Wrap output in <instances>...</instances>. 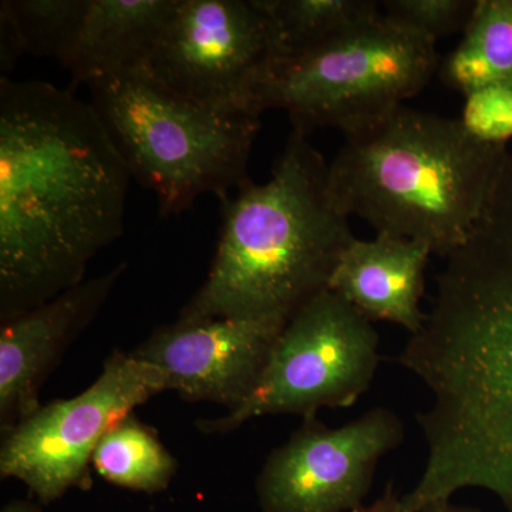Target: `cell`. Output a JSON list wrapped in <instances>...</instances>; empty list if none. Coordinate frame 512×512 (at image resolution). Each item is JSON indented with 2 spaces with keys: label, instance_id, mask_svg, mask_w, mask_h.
Returning a JSON list of instances; mask_svg holds the SVG:
<instances>
[{
  "label": "cell",
  "instance_id": "e0dca14e",
  "mask_svg": "<svg viewBox=\"0 0 512 512\" xmlns=\"http://www.w3.org/2000/svg\"><path fill=\"white\" fill-rule=\"evenodd\" d=\"M261 3L274 23L281 59L302 55L382 13L380 2L375 0H261Z\"/></svg>",
  "mask_w": 512,
  "mask_h": 512
},
{
  "label": "cell",
  "instance_id": "2e32d148",
  "mask_svg": "<svg viewBox=\"0 0 512 512\" xmlns=\"http://www.w3.org/2000/svg\"><path fill=\"white\" fill-rule=\"evenodd\" d=\"M93 467L104 480L128 490L157 493L170 484L177 461L134 414L119 421L100 441Z\"/></svg>",
  "mask_w": 512,
  "mask_h": 512
},
{
  "label": "cell",
  "instance_id": "9c48e42d",
  "mask_svg": "<svg viewBox=\"0 0 512 512\" xmlns=\"http://www.w3.org/2000/svg\"><path fill=\"white\" fill-rule=\"evenodd\" d=\"M164 390L165 379L156 366L131 353L114 352L89 389L40 406L3 434L0 476L22 481L40 503H52L86 483L103 437Z\"/></svg>",
  "mask_w": 512,
  "mask_h": 512
},
{
  "label": "cell",
  "instance_id": "8992f818",
  "mask_svg": "<svg viewBox=\"0 0 512 512\" xmlns=\"http://www.w3.org/2000/svg\"><path fill=\"white\" fill-rule=\"evenodd\" d=\"M439 64L436 43L380 13L302 55L278 60L256 104L261 113L286 111L293 130L306 136L326 127L349 136L404 106Z\"/></svg>",
  "mask_w": 512,
  "mask_h": 512
},
{
  "label": "cell",
  "instance_id": "30bf717a",
  "mask_svg": "<svg viewBox=\"0 0 512 512\" xmlns=\"http://www.w3.org/2000/svg\"><path fill=\"white\" fill-rule=\"evenodd\" d=\"M403 440V421L384 407L342 427L309 417L266 460L256 480L259 505L264 512L360 510L377 464Z\"/></svg>",
  "mask_w": 512,
  "mask_h": 512
},
{
  "label": "cell",
  "instance_id": "7a4b0ae2",
  "mask_svg": "<svg viewBox=\"0 0 512 512\" xmlns=\"http://www.w3.org/2000/svg\"><path fill=\"white\" fill-rule=\"evenodd\" d=\"M130 171L90 104L0 80V319L52 301L123 234Z\"/></svg>",
  "mask_w": 512,
  "mask_h": 512
},
{
  "label": "cell",
  "instance_id": "52a82bcc",
  "mask_svg": "<svg viewBox=\"0 0 512 512\" xmlns=\"http://www.w3.org/2000/svg\"><path fill=\"white\" fill-rule=\"evenodd\" d=\"M377 365L373 322L326 289L286 323L251 396L225 416L198 421V430L225 434L266 414L309 419L323 407L346 409L369 390Z\"/></svg>",
  "mask_w": 512,
  "mask_h": 512
},
{
  "label": "cell",
  "instance_id": "ffe728a7",
  "mask_svg": "<svg viewBox=\"0 0 512 512\" xmlns=\"http://www.w3.org/2000/svg\"><path fill=\"white\" fill-rule=\"evenodd\" d=\"M460 120L477 140L507 146L512 137V84H493L467 94Z\"/></svg>",
  "mask_w": 512,
  "mask_h": 512
},
{
  "label": "cell",
  "instance_id": "ac0fdd59",
  "mask_svg": "<svg viewBox=\"0 0 512 512\" xmlns=\"http://www.w3.org/2000/svg\"><path fill=\"white\" fill-rule=\"evenodd\" d=\"M89 0H3L0 23L18 37L23 53L59 57Z\"/></svg>",
  "mask_w": 512,
  "mask_h": 512
},
{
  "label": "cell",
  "instance_id": "7c38bea8",
  "mask_svg": "<svg viewBox=\"0 0 512 512\" xmlns=\"http://www.w3.org/2000/svg\"><path fill=\"white\" fill-rule=\"evenodd\" d=\"M126 264L2 322L0 429L8 433L40 407L39 393L70 343L96 318Z\"/></svg>",
  "mask_w": 512,
  "mask_h": 512
},
{
  "label": "cell",
  "instance_id": "5bb4252c",
  "mask_svg": "<svg viewBox=\"0 0 512 512\" xmlns=\"http://www.w3.org/2000/svg\"><path fill=\"white\" fill-rule=\"evenodd\" d=\"M175 0H89L59 62L74 83L146 69Z\"/></svg>",
  "mask_w": 512,
  "mask_h": 512
},
{
  "label": "cell",
  "instance_id": "603a6c76",
  "mask_svg": "<svg viewBox=\"0 0 512 512\" xmlns=\"http://www.w3.org/2000/svg\"><path fill=\"white\" fill-rule=\"evenodd\" d=\"M2 512H42L39 505L30 501L15 500L3 507Z\"/></svg>",
  "mask_w": 512,
  "mask_h": 512
},
{
  "label": "cell",
  "instance_id": "ba28073f",
  "mask_svg": "<svg viewBox=\"0 0 512 512\" xmlns=\"http://www.w3.org/2000/svg\"><path fill=\"white\" fill-rule=\"evenodd\" d=\"M279 59L261 0H175L143 72L198 103L262 114L256 99Z\"/></svg>",
  "mask_w": 512,
  "mask_h": 512
},
{
  "label": "cell",
  "instance_id": "4fadbf2b",
  "mask_svg": "<svg viewBox=\"0 0 512 512\" xmlns=\"http://www.w3.org/2000/svg\"><path fill=\"white\" fill-rule=\"evenodd\" d=\"M430 256V249L413 239L389 234L370 241L356 238L328 289L370 322L394 323L416 335L427 319L420 305Z\"/></svg>",
  "mask_w": 512,
  "mask_h": 512
},
{
  "label": "cell",
  "instance_id": "3957f363",
  "mask_svg": "<svg viewBox=\"0 0 512 512\" xmlns=\"http://www.w3.org/2000/svg\"><path fill=\"white\" fill-rule=\"evenodd\" d=\"M222 202L210 274L177 320H285L329 288L356 237L329 190V164L293 130L264 184Z\"/></svg>",
  "mask_w": 512,
  "mask_h": 512
},
{
  "label": "cell",
  "instance_id": "6da1fadb",
  "mask_svg": "<svg viewBox=\"0 0 512 512\" xmlns=\"http://www.w3.org/2000/svg\"><path fill=\"white\" fill-rule=\"evenodd\" d=\"M397 362L433 396L416 416L427 460L406 510L481 488L512 512V210L448 256L433 311Z\"/></svg>",
  "mask_w": 512,
  "mask_h": 512
},
{
  "label": "cell",
  "instance_id": "d6986e66",
  "mask_svg": "<svg viewBox=\"0 0 512 512\" xmlns=\"http://www.w3.org/2000/svg\"><path fill=\"white\" fill-rule=\"evenodd\" d=\"M477 0H384L382 13L396 25L436 43L441 37L464 33Z\"/></svg>",
  "mask_w": 512,
  "mask_h": 512
},
{
  "label": "cell",
  "instance_id": "44dd1931",
  "mask_svg": "<svg viewBox=\"0 0 512 512\" xmlns=\"http://www.w3.org/2000/svg\"><path fill=\"white\" fill-rule=\"evenodd\" d=\"M400 500L402 497L394 491L393 485H387L382 497L377 498L375 503L362 507L355 512H400Z\"/></svg>",
  "mask_w": 512,
  "mask_h": 512
},
{
  "label": "cell",
  "instance_id": "9a60e30c",
  "mask_svg": "<svg viewBox=\"0 0 512 512\" xmlns=\"http://www.w3.org/2000/svg\"><path fill=\"white\" fill-rule=\"evenodd\" d=\"M437 73L464 96L493 84H512V0H477L463 39Z\"/></svg>",
  "mask_w": 512,
  "mask_h": 512
},
{
  "label": "cell",
  "instance_id": "277c9868",
  "mask_svg": "<svg viewBox=\"0 0 512 512\" xmlns=\"http://www.w3.org/2000/svg\"><path fill=\"white\" fill-rule=\"evenodd\" d=\"M505 153L460 119L402 106L346 136L329 164V190L346 217L447 259L480 217Z\"/></svg>",
  "mask_w": 512,
  "mask_h": 512
},
{
  "label": "cell",
  "instance_id": "5b68a950",
  "mask_svg": "<svg viewBox=\"0 0 512 512\" xmlns=\"http://www.w3.org/2000/svg\"><path fill=\"white\" fill-rule=\"evenodd\" d=\"M87 86L131 177L157 195L161 217L181 214L200 195L224 200L249 180L261 114L187 99L143 70Z\"/></svg>",
  "mask_w": 512,
  "mask_h": 512
},
{
  "label": "cell",
  "instance_id": "8fae6325",
  "mask_svg": "<svg viewBox=\"0 0 512 512\" xmlns=\"http://www.w3.org/2000/svg\"><path fill=\"white\" fill-rule=\"evenodd\" d=\"M285 320L220 318L157 329L131 355L156 366L188 402L237 409L254 392Z\"/></svg>",
  "mask_w": 512,
  "mask_h": 512
},
{
  "label": "cell",
  "instance_id": "7402d4cb",
  "mask_svg": "<svg viewBox=\"0 0 512 512\" xmlns=\"http://www.w3.org/2000/svg\"><path fill=\"white\" fill-rule=\"evenodd\" d=\"M421 512H481L480 510H476V508H468L461 507V505H456L451 503V500L446 501H437V503H433L427 505Z\"/></svg>",
  "mask_w": 512,
  "mask_h": 512
}]
</instances>
